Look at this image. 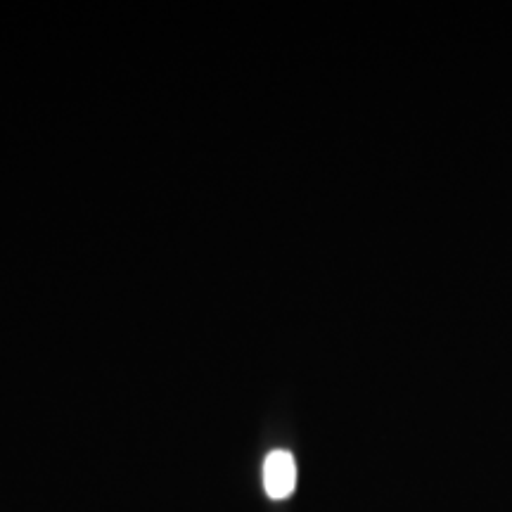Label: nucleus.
I'll list each match as a JSON object with an SVG mask.
<instances>
[{
	"label": "nucleus",
	"instance_id": "obj_1",
	"mask_svg": "<svg viewBox=\"0 0 512 512\" xmlns=\"http://www.w3.org/2000/svg\"><path fill=\"white\" fill-rule=\"evenodd\" d=\"M297 486V463L290 451H271L264 460V489L273 501H285Z\"/></svg>",
	"mask_w": 512,
	"mask_h": 512
}]
</instances>
